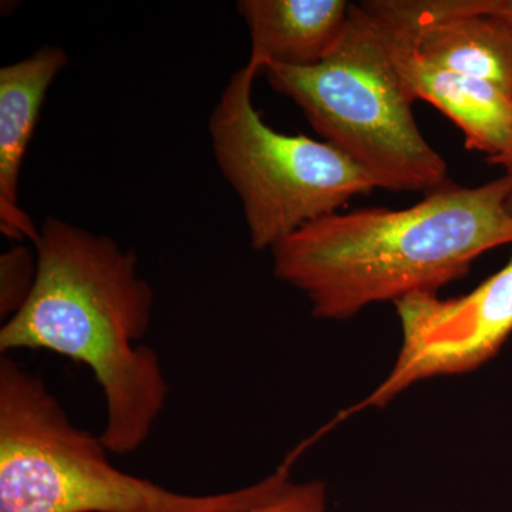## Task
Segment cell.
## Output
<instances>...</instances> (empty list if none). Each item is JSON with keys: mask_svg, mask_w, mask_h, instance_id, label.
I'll use <instances>...</instances> for the list:
<instances>
[{"mask_svg": "<svg viewBox=\"0 0 512 512\" xmlns=\"http://www.w3.org/2000/svg\"><path fill=\"white\" fill-rule=\"evenodd\" d=\"M36 242L28 301L0 329V352L47 350L92 370L106 399L101 443L110 453L143 446L170 387L156 350L143 345L154 291L136 252L114 239L47 217Z\"/></svg>", "mask_w": 512, "mask_h": 512, "instance_id": "obj_1", "label": "cell"}, {"mask_svg": "<svg viewBox=\"0 0 512 512\" xmlns=\"http://www.w3.org/2000/svg\"><path fill=\"white\" fill-rule=\"evenodd\" d=\"M346 0H241L239 15L251 36L248 62L312 67L333 52L348 25Z\"/></svg>", "mask_w": 512, "mask_h": 512, "instance_id": "obj_10", "label": "cell"}, {"mask_svg": "<svg viewBox=\"0 0 512 512\" xmlns=\"http://www.w3.org/2000/svg\"><path fill=\"white\" fill-rule=\"evenodd\" d=\"M488 164L498 165V167L504 168V175H507L508 180L511 181V192L510 198H508V208L512 212V141L510 146H508L507 150L504 151L501 156L491 158V160H487Z\"/></svg>", "mask_w": 512, "mask_h": 512, "instance_id": "obj_14", "label": "cell"}, {"mask_svg": "<svg viewBox=\"0 0 512 512\" xmlns=\"http://www.w3.org/2000/svg\"><path fill=\"white\" fill-rule=\"evenodd\" d=\"M276 92L291 99L326 143L359 165L376 188L431 192L447 183V163L414 119L407 90L379 23L350 5L345 33L312 67L269 66Z\"/></svg>", "mask_w": 512, "mask_h": 512, "instance_id": "obj_4", "label": "cell"}, {"mask_svg": "<svg viewBox=\"0 0 512 512\" xmlns=\"http://www.w3.org/2000/svg\"><path fill=\"white\" fill-rule=\"evenodd\" d=\"M360 5L427 62L512 94V29L503 20L470 12L461 0H367Z\"/></svg>", "mask_w": 512, "mask_h": 512, "instance_id": "obj_7", "label": "cell"}, {"mask_svg": "<svg viewBox=\"0 0 512 512\" xmlns=\"http://www.w3.org/2000/svg\"><path fill=\"white\" fill-rule=\"evenodd\" d=\"M379 26L413 99L429 101L446 114L464 134L468 150L485 154L487 160L501 156L512 141V94L427 62L404 37Z\"/></svg>", "mask_w": 512, "mask_h": 512, "instance_id": "obj_8", "label": "cell"}, {"mask_svg": "<svg viewBox=\"0 0 512 512\" xmlns=\"http://www.w3.org/2000/svg\"><path fill=\"white\" fill-rule=\"evenodd\" d=\"M511 181L478 187L447 181L404 210L335 212L271 249L279 281L305 293L316 318H352L467 275L491 249L512 244Z\"/></svg>", "mask_w": 512, "mask_h": 512, "instance_id": "obj_2", "label": "cell"}, {"mask_svg": "<svg viewBox=\"0 0 512 512\" xmlns=\"http://www.w3.org/2000/svg\"><path fill=\"white\" fill-rule=\"evenodd\" d=\"M248 510H249V508H248Z\"/></svg>", "mask_w": 512, "mask_h": 512, "instance_id": "obj_15", "label": "cell"}, {"mask_svg": "<svg viewBox=\"0 0 512 512\" xmlns=\"http://www.w3.org/2000/svg\"><path fill=\"white\" fill-rule=\"evenodd\" d=\"M67 53L43 46L0 69V231L35 247L40 231L19 204L20 168L35 134L43 101L66 67Z\"/></svg>", "mask_w": 512, "mask_h": 512, "instance_id": "obj_9", "label": "cell"}, {"mask_svg": "<svg viewBox=\"0 0 512 512\" xmlns=\"http://www.w3.org/2000/svg\"><path fill=\"white\" fill-rule=\"evenodd\" d=\"M40 377L0 360V512H245L261 481L211 495L167 490L114 467Z\"/></svg>", "mask_w": 512, "mask_h": 512, "instance_id": "obj_3", "label": "cell"}, {"mask_svg": "<svg viewBox=\"0 0 512 512\" xmlns=\"http://www.w3.org/2000/svg\"><path fill=\"white\" fill-rule=\"evenodd\" d=\"M261 72L248 62L232 74L208 121L215 160L237 192L256 251L274 248L353 197L376 190L369 175L332 144L288 136L265 123L252 101Z\"/></svg>", "mask_w": 512, "mask_h": 512, "instance_id": "obj_5", "label": "cell"}, {"mask_svg": "<svg viewBox=\"0 0 512 512\" xmlns=\"http://www.w3.org/2000/svg\"><path fill=\"white\" fill-rule=\"evenodd\" d=\"M36 251L15 245L0 256V315L8 320L28 301L35 286Z\"/></svg>", "mask_w": 512, "mask_h": 512, "instance_id": "obj_12", "label": "cell"}, {"mask_svg": "<svg viewBox=\"0 0 512 512\" xmlns=\"http://www.w3.org/2000/svg\"><path fill=\"white\" fill-rule=\"evenodd\" d=\"M394 306L402 348L392 372L362 407H384L414 383L471 372L497 355L512 333V255L497 274L461 298L419 293Z\"/></svg>", "mask_w": 512, "mask_h": 512, "instance_id": "obj_6", "label": "cell"}, {"mask_svg": "<svg viewBox=\"0 0 512 512\" xmlns=\"http://www.w3.org/2000/svg\"><path fill=\"white\" fill-rule=\"evenodd\" d=\"M261 483L258 500L245 512H326L325 485L319 481H292L291 461Z\"/></svg>", "mask_w": 512, "mask_h": 512, "instance_id": "obj_11", "label": "cell"}, {"mask_svg": "<svg viewBox=\"0 0 512 512\" xmlns=\"http://www.w3.org/2000/svg\"><path fill=\"white\" fill-rule=\"evenodd\" d=\"M461 6L470 12L493 15L512 29V0H461Z\"/></svg>", "mask_w": 512, "mask_h": 512, "instance_id": "obj_13", "label": "cell"}]
</instances>
